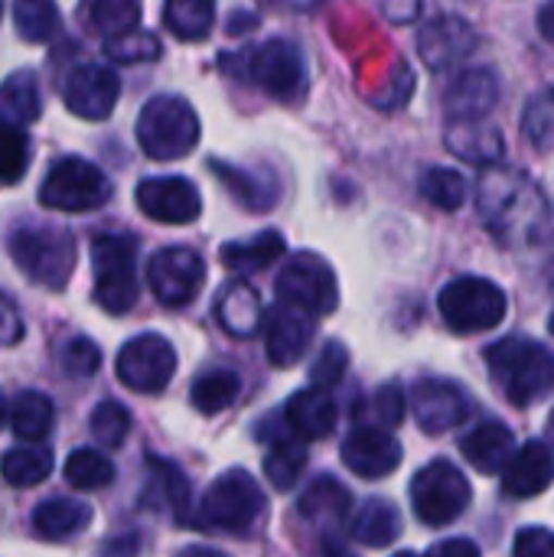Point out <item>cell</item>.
Segmentation results:
<instances>
[{
  "label": "cell",
  "mask_w": 554,
  "mask_h": 557,
  "mask_svg": "<svg viewBox=\"0 0 554 557\" xmlns=\"http://www.w3.org/2000/svg\"><path fill=\"white\" fill-rule=\"evenodd\" d=\"M477 209L487 228L506 248H532L552 232L545 193L513 166H487L477 186Z\"/></svg>",
  "instance_id": "cell-1"
},
{
  "label": "cell",
  "mask_w": 554,
  "mask_h": 557,
  "mask_svg": "<svg viewBox=\"0 0 554 557\" xmlns=\"http://www.w3.org/2000/svg\"><path fill=\"white\" fill-rule=\"evenodd\" d=\"M487 366L509 405L526 408L554 388V352L522 336L500 339L487 349Z\"/></svg>",
  "instance_id": "cell-2"
},
{
  "label": "cell",
  "mask_w": 554,
  "mask_h": 557,
  "mask_svg": "<svg viewBox=\"0 0 554 557\" xmlns=\"http://www.w3.org/2000/svg\"><path fill=\"white\" fill-rule=\"evenodd\" d=\"M137 144L150 160H180L199 144V117L180 95H157L137 117Z\"/></svg>",
  "instance_id": "cell-3"
},
{
  "label": "cell",
  "mask_w": 554,
  "mask_h": 557,
  "mask_svg": "<svg viewBox=\"0 0 554 557\" xmlns=\"http://www.w3.org/2000/svg\"><path fill=\"white\" fill-rule=\"evenodd\" d=\"M264 509H268V503H264L261 486L245 470H229L202 493V503H199V512L193 522L199 529L245 535L258 525Z\"/></svg>",
  "instance_id": "cell-4"
},
{
  "label": "cell",
  "mask_w": 554,
  "mask_h": 557,
  "mask_svg": "<svg viewBox=\"0 0 554 557\" xmlns=\"http://www.w3.org/2000/svg\"><path fill=\"white\" fill-rule=\"evenodd\" d=\"M10 255L16 268L49 290H62L75 268V238L65 228H16L10 235Z\"/></svg>",
  "instance_id": "cell-5"
},
{
  "label": "cell",
  "mask_w": 554,
  "mask_h": 557,
  "mask_svg": "<svg viewBox=\"0 0 554 557\" xmlns=\"http://www.w3.org/2000/svg\"><path fill=\"white\" fill-rule=\"evenodd\" d=\"M95 300L101 310L121 317L137 304V242L131 235H95Z\"/></svg>",
  "instance_id": "cell-6"
},
{
  "label": "cell",
  "mask_w": 554,
  "mask_h": 557,
  "mask_svg": "<svg viewBox=\"0 0 554 557\" xmlns=\"http://www.w3.org/2000/svg\"><path fill=\"white\" fill-rule=\"evenodd\" d=\"M438 307H441L444 323L454 333L470 336V333H487L500 326L506 320L509 300L503 287H496L487 277H457L441 290Z\"/></svg>",
  "instance_id": "cell-7"
},
{
  "label": "cell",
  "mask_w": 554,
  "mask_h": 557,
  "mask_svg": "<svg viewBox=\"0 0 554 557\" xmlns=\"http://www.w3.org/2000/svg\"><path fill=\"white\" fill-rule=\"evenodd\" d=\"M470 483L467 476L447 463V460H434L428 467H421L411 480V506L418 522L431 525V529H444L451 522H457L464 516V509L470 506Z\"/></svg>",
  "instance_id": "cell-8"
},
{
  "label": "cell",
  "mask_w": 554,
  "mask_h": 557,
  "mask_svg": "<svg viewBox=\"0 0 554 557\" xmlns=\"http://www.w3.org/2000/svg\"><path fill=\"white\" fill-rule=\"evenodd\" d=\"M274 294L281 304L300 307L310 317H327L340 304V287H336L333 268L320 255H310V251L294 255L281 268V274L274 281Z\"/></svg>",
  "instance_id": "cell-9"
},
{
  "label": "cell",
  "mask_w": 554,
  "mask_h": 557,
  "mask_svg": "<svg viewBox=\"0 0 554 557\" xmlns=\"http://www.w3.org/2000/svg\"><path fill=\"white\" fill-rule=\"evenodd\" d=\"M111 199V183L108 176L78 157H65L59 160L49 173L46 183L39 189V202L59 212H91L101 209Z\"/></svg>",
  "instance_id": "cell-10"
},
{
  "label": "cell",
  "mask_w": 554,
  "mask_h": 557,
  "mask_svg": "<svg viewBox=\"0 0 554 557\" xmlns=\"http://www.w3.org/2000/svg\"><path fill=\"white\" fill-rule=\"evenodd\" d=\"M114 369H118L121 385H127L131 392L157 395L170 385V379L176 372V352L163 336L144 333V336H134L131 343H124Z\"/></svg>",
  "instance_id": "cell-11"
},
{
  "label": "cell",
  "mask_w": 554,
  "mask_h": 557,
  "mask_svg": "<svg viewBox=\"0 0 554 557\" xmlns=\"http://www.w3.org/2000/svg\"><path fill=\"white\" fill-rule=\"evenodd\" d=\"M248 78H255L278 101H300L307 91V65L294 42L268 39L248 55Z\"/></svg>",
  "instance_id": "cell-12"
},
{
  "label": "cell",
  "mask_w": 554,
  "mask_h": 557,
  "mask_svg": "<svg viewBox=\"0 0 554 557\" xmlns=\"http://www.w3.org/2000/svg\"><path fill=\"white\" fill-rule=\"evenodd\" d=\"M147 281L163 307H186L206 281V264L193 248H163L147 264Z\"/></svg>",
  "instance_id": "cell-13"
},
{
  "label": "cell",
  "mask_w": 554,
  "mask_h": 557,
  "mask_svg": "<svg viewBox=\"0 0 554 557\" xmlns=\"http://www.w3.org/2000/svg\"><path fill=\"white\" fill-rule=\"evenodd\" d=\"M118 95H121L118 72L108 69V65H95V62H85V65L72 69L65 75V85H62L65 108L72 114L85 117V121H104L114 111Z\"/></svg>",
  "instance_id": "cell-14"
},
{
  "label": "cell",
  "mask_w": 554,
  "mask_h": 557,
  "mask_svg": "<svg viewBox=\"0 0 554 557\" xmlns=\"http://www.w3.org/2000/svg\"><path fill=\"white\" fill-rule=\"evenodd\" d=\"M137 206L147 219L163 225L196 222L202 212V196L186 176H150L137 186Z\"/></svg>",
  "instance_id": "cell-15"
},
{
  "label": "cell",
  "mask_w": 554,
  "mask_h": 557,
  "mask_svg": "<svg viewBox=\"0 0 554 557\" xmlns=\"http://www.w3.org/2000/svg\"><path fill=\"white\" fill-rule=\"evenodd\" d=\"M411 408L428 434H444L470 418V398L447 379H421L411 388Z\"/></svg>",
  "instance_id": "cell-16"
},
{
  "label": "cell",
  "mask_w": 554,
  "mask_h": 557,
  "mask_svg": "<svg viewBox=\"0 0 554 557\" xmlns=\"http://www.w3.org/2000/svg\"><path fill=\"white\" fill-rule=\"evenodd\" d=\"M264 339H268V359L278 369H291L304 359L310 339H313V317L291 304H274L264 313Z\"/></svg>",
  "instance_id": "cell-17"
},
{
  "label": "cell",
  "mask_w": 554,
  "mask_h": 557,
  "mask_svg": "<svg viewBox=\"0 0 554 557\" xmlns=\"http://www.w3.org/2000/svg\"><path fill=\"white\" fill-rule=\"evenodd\" d=\"M343 463L349 467V473H356L362 480H382L398 470L402 444L385 428H376V424L356 428L343 441Z\"/></svg>",
  "instance_id": "cell-18"
},
{
  "label": "cell",
  "mask_w": 554,
  "mask_h": 557,
  "mask_svg": "<svg viewBox=\"0 0 554 557\" xmlns=\"http://www.w3.org/2000/svg\"><path fill=\"white\" fill-rule=\"evenodd\" d=\"M477 42L480 36L464 16H438L428 26H421V36H418L421 59L434 72H447L460 65L477 49Z\"/></svg>",
  "instance_id": "cell-19"
},
{
  "label": "cell",
  "mask_w": 554,
  "mask_h": 557,
  "mask_svg": "<svg viewBox=\"0 0 554 557\" xmlns=\"http://www.w3.org/2000/svg\"><path fill=\"white\" fill-rule=\"evenodd\" d=\"M500 101V78L493 69H470L457 75L444 95L451 121H483Z\"/></svg>",
  "instance_id": "cell-20"
},
{
  "label": "cell",
  "mask_w": 554,
  "mask_h": 557,
  "mask_svg": "<svg viewBox=\"0 0 554 557\" xmlns=\"http://www.w3.org/2000/svg\"><path fill=\"white\" fill-rule=\"evenodd\" d=\"M554 480V457L542 441H529L513 454V460L503 470V490L513 499H532L542 496Z\"/></svg>",
  "instance_id": "cell-21"
},
{
  "label": "cell",
  "mask_w": 554,
  "mask_h": 557,
  "mask_svg": "<svg viewBox=\"0 0 554 557\" xmlns=\"http://www.w3.org/2000/svg\"><path fill=\"white\" fill-rule=\"evenodd\" d=\"M284 418L300 441H323L336 428V401L330 398L327 388L310 385V388H300L291 395Z\"/></svg>",
  "instance_id": "cell-22"
},
{
  "label": "cell",
  "mask_w": 554,
  "mask_h": 557,
  "mask_svg": "<svg viewBox=\"0 0 554 557\" xmlns=\"http://www.w3.org/2000/svg\"><path fill=\"white\" fill-rule=\"evenodd\" d=\"M460 454L467 457V463L487 476H496L506 470V463L516 454V441L513 431L503 421H483L480 428H473L464 441H460Z\"/></svg>",
  "instance_id": "cell-23"
},
{
  "label": "cell",
  "mask_w": 554,
  "mask_h": 557,
  "mask_svg": "<svg viewBox=\"0 0 554 557\" xmlns=\"http://www.w3.org/2000/svg\"><path fill=\"white\" fill-rule=\"evenodd\" d=\"M447 150L467 163L477 166H493L503 160L506 153V140L496 127L483 124V121H451L447 127Z\"/></svg>",
  "instance_id": "cell-24"
},
{
  "label": "cell",
  "mask_w": 554,
  "mask_h": 557,
  "mask_svg": "<svg viewBox=\"0 0 554 557\" xmlns=\"http://www.w3.org/2000/svg\"><path fill=\"white\" fill-rule=\"evenodd\" d=\"M216 317H219L225 333H232L238 339H248V336H255L261 330L264 310H261V300H258L255 287L245 284V281H235L219 294Z\"/></svg>",
  "instance_id": "cell-25"
},
{
  "label": "cell",
  "mask_w": 554,
  "mask_h": 557,
  "mask_svg": "<svg viewBox=\"0 0 554 557\" xmlns=\"http://www.w3.org/2000/svg\"><path fill=\"white\" fill-rule=\"evenodd\" d=\"M91 525V509L78 499H46L36 506L33 512V532L39 539H49V542H62V539H72L78 532H85Z\"/></svg>",
  "instance_id": "cell-26"
},
{
  "label": "cell",
  "mask_w": 554,
  "mask_h": 557,
  "mask_svg": "<svg viewBox=\"0 0 554 557\" xmlns=\"http://www.w3.org/2000/svg\"><path fill=\"white\" fill-rule=\"evenodd\" d=\"M284 238L281 232L268 228V232H258L255 238L248 242H229L222 245V264L235 274H255V271H264L271 268L281 255H284Z\"/></svg>",
  "instance_id": "cell-27"
},
{
  "label": "cell",
  "mask_w": 554,
  "mask_h": 557,
  "mask_svg": "<svg viewBox=\"0 0 554 557\" xmlns=\"http://www.w3.org/2000/svg\"><path fill=\"white\" fill-rule=\"evenodd\" d=\"M144 503L147 506H160L163 512H173L183 522V509L189 503V486H186V476L180 473V467H173V463H167L160 457H150L147 460Z\"/></svg>",
  "instance_id": "cell-28"
},
{
  "label": "cell",
  "mask_w": 554,
  "mask_h": 557,
  "mask_svg": "<svg viewBox=\"0 0 554 557\" xmlns=\"http://www.w3.org/2000/svg\"><path fill=\"white\" fill-rule=\"evenodd\" d=\"M42 101L29 72H16L0 85V127H26L39 117Z\"/></svg>",
  "instance_id": "cell-29"
},
{
  "label": "cell",
  "mask_w": 554,
  "mask_h": 557,
  "mask_svg": "<svg viewBox=\"0 0 554 557\" xmlns=\"http://www.w3.org/2000/svg\"><path fill=\"white\" fill-rule=\"evenodd\" d=\"M349 506H353V496L343 490V483H336L333 476H320L300 496L297 512L307 522H343L349 516Z\"/></svg>",
  "instance_id": "cell-30"
},
{
  "label": "cell",
  "mask_w": 554,
  "mask_h": 557,
  "mask_svg": "<svg viewBox=\"0 0 554 557\" xmlns=\"http://www.w3.org/2000/svg\"><path fill=\"white\" fill-rule=\"evenodd\" d=\"M216 0H163V26L186 42H199L212 33Z\"/></svg>",
  "instance_id": "cell-31"
},
{
  "label": "cell",
  "mask_w": 554,
  "mask_h": 557,
  "mask_svg": "<svg viewBox=\"0 0 554 557\" xmlns=\"http://www.w3.org/2000/svg\"><path fill=\"white\" fill-rule=\"evenodd\" d=\"M78 20L88 29L111 39V36H121V33L137 26L140 0H82L78 3Z\"/></svg>",
  "instance_id": "cell-32"
},
{
  "label": "cell",
  "mask_w": 554,
  "mask_h": 557,
  "mask_svg": "<svg viewBox=\"0 0 554 557\" xmlns=\"http://www.w3.org/2000/svg\"><path fill=\"white\" fill-rule=\"evenodd\" d=\"M402 535V516L389 499H369L353 522V539L369 548H389Z\"/></svg>",
  "instance_id": "cell-33"
},
{
  "label": "cell",
  "mask_w": 554,
  "mask_h": 557,
  "mask_svg": "<svg viewBox=\"0 0 554 557\" xmlns=\"http://www.w3.org/2000/svg\"><path fill=\"white\" fill-rule=\"evenodd\" d=\"M209 170L222 180V186L248 209V212H268L274 202H278V189L274 183L255 176V173H245L238 166H229V163H209Z\"/></svg>",
  "instance_id": "cell-34"
},
{
  "label": "cell",
  "mask_w": 554,
  "mask_h": 557,
  "mask_svg": "<svg viewBox=\"0 0 554 557\" xmlns=\"http://www.w3.org/2000/svg\"><path fill=\"white\" fill-rule=\"evenodd\" d=\"M10 424H13L16 437L39 444L56 424V408L42 392H23V395H16V401L10 408Z\"/></svg>",
  "instance_id": "cell-35"
},
{
  "label": "cell",
  "mask_w": 554,
  "mask_h": 557,
  "mask_svg": "<svg viewBox=\"0 0 554 557\" xmlns=\"http://www.w3.org/2000/svg\"><path fill=\"white\" fill-rule=\"evenodd\" d=\"M242 392V379L238 372L232 369H212V372H202L193 388H189V401L199 414H219L225 411Z\"/></svg>",
  "instance_id": "cell-36"
},
{
  "label": "cell",
  "mask_w": 554,
  "mask_h": 557,
  "mask_svg": "<svg viewBox=\"0 0 554 557\" xmlns=\"http://www.w3.org/2000/svg\"><path fill=\"white\" fill-rule=\"evenodd\" d=\"M52 473V450L49 447H13L0 460V476L10 486H36Z\"/></svg>",
  "instance_id": "cell-37"
},
{
  "label": "cell",
  "mask_w": 554,
  "mask_h": 557,
  "mask_svg": "<svg viewBox=\"0 0 554 557\" xmlns=\"http://www.w3.org/2000/svg\"><path fill=\"white\" fill-rule=\"evenodd\" d=\"M13 23L26 42H49L59 33V10L52 0H13Z\"/></svg>",
  "instance_id": "cell-38"
},
{
  "label": "cell",
  "mask_w": 554,
  "mask_h": 557,
  "mask_svg": "<svg viewBox=\"0 0 554 557\" xmlns=\"http://www.w3.org/2000/svg\"><path fill=\"white\" fill-rule=\"evenodd\" d=\"M304 467H307V450L291 437L274 441V447L264 457V476L278 493H287L300 480Z\"/></svg>",
  "instance_id": "cell-39"
},
{
  "label": "cell",
  "mask_w": 554,
  "mask_h": 557,
  "mask_svg": "<svg viewBox=\"0 0 554 557\" xmlns=\"http://www.w3.org/2000/svg\"><path fill=\"white\" fill-rule=\"evenodd\" d=\"M65 483L75 486V490H104L114 483V463L98 454V450H75L69 460H65Z\"/></svg>",
  "instance_id": "cell-40"
},
{
  "label": "cell",
  "mask_w": 554,
  "mask_h": 557,
  "mask_svg": "<svg viewBox=\"0 0 554 557\" xmlns=\"http://www.w3.org/2000/svg\"><path fill=\"white\" fill-rule=\"evenodd\" d=\"M421 196L444 209V212H457L467 199V183L457 170H447V166H431L424 176H421Z\"/></svg>",
  "instance_id": "cell-41"
},
{
  "label": "cell",
  "mask_w": 554,
  "mask_h": 557,
  "mask_svg": "<svg viewBox=\"0 0 554 557\" xmlns=\"http://www.w3.org/2000/svg\"><path fill=\"white\" fill-rule=\"evenodd\" d=\"M522 134L535 150L554 147V88H542L529 98L522 111Z\"/></svg>",
  "instance_id": "cell-42"
},
{
  "label": "cell",
  "mask_w": 554,
  "mask_h": 557,
  "mask_svg": "<svg viewBox=\"0 0 554 557\" xmlns=\"http://www.w3.org/2000/svg\"><path fill=\"white\" fill-rule=\"evenodd\" d=\"M88 428H91V434H95V441H98L101 447L114 450V447H121V444L127 441L131 414H127V408L118 405V401H101V405L91 411Z\"/></svg>",
  "instance_id": "cell-43"
},
{
  "label": "cell",
  "mask_w": 554,
  "mask_h": 557,
  "mask_svg": "<svg viewBox=\"0 0 554 557\" xmlns=\"http://www.w3.org/2000/svg\"><path fill=\"white\" fill-rule=\"evenodd\" d=\"M104 52L114 59V62H124V65H134V62H150L160 55V39L153 33H144V29H127L121 36H111L104 39Z\"/></svg>",
  "instance_id": "cell-44"
},
{
  "label": "cell",
  "mask_w": 554,
  "mask_h": 557,
  "mask_svg": "<svg viewBox=\"0 0 554 557\" xmlns=\"http://www.w3.org/2000/svg\"><path fill=\"white\" fill-rule=\"evenodd\" d=\"M29 166V137L23 127H0V183H16Z\"/></svg>",
  "instance_id": "cell-45"
},
{
  "label": "cell",
  "mask_w": 554,
  "mask_h": 557,
  "mask_svg": "<svg viewBox=\"0 0 554 557\" xmlns=\"http://www.w3.org/2000/svg\"><path fill=\"white\" fill-rule=\"evenodd\" d=\"M59 366H62V372L72 375V379H88V375H95L98 366H101V349H98L91 339L75 336V339H69V343L59 349Z\"/></svg>",
  "instance_id": "cell-46"
},
{
  "label": "cell",
  "mask_w": 554,
  "mask_h": 557,
  "mask_svg": "<svg viewBox=\"0 0 554 557\" xmlns=\"http://www.w3.org/2000/svg\"><path fill=\"white\" fill-rule=\"evenodd\" d=\"M346 366H349L346 346L330 339V343L320 349V356H317V362H313V369H310V379H313L317 388H333V385L346 375Z\"/></svg>",
  "instance_id": "cell-47"
},
{
  "label": "cell",
  "mask_w": 554,
  "mask_h": 557,
  "mask_svg": "<svg viewBox=\"0 0 554 557\" xmlns=\"http://www.w3.org/2000/svg\"><path fill=\"white\" fill-rule=\"evenodd\" d=\"M369 411L379 418L382 428H389V431L398 428V424L405 421V392H402L398 385H382V388L372 395Z\"/></svg>",
  "instance_id": "cell-48"
},
{
  "label": "cell",
  "mask_w": 554,
  "mask_h": 557,
  "mask_svg": "<svg viewBox=\"0 0 554 557\" xmlns=\"http://www.w3.org/2000/svg\"><path fill=\"white\" fill-rule=\"evenodd\" d=\"M513 557H554V532L549 529H522L516 535V545H513Z\"/></svg>",
  "instance_id": "cell-49"
},
{
  "label": "cell",
  "mask_w": 554,
  "mask_h": 557,
  "mask_svg": "<svg viewBox=\"0 0 554 557\" xmlns=\"http://www.w3.org/2000/svg\"><path fill=\"white\" fill-rule=\"evenodd\" d=\"M23 339V317L16 304L0 290V346H16Z\"/></svg>",
  "instance_id": "cell-50"
},
{
  "label": "cell",
  "mask_w": 554,
  "mask_h": 557,
  "mask_svg": "<svg viewBox=\"0 0 554 557\" xmlns=\"http://www.w3.org/2000/svg\"><path fill=\"white\" fill-rule=\"evenodd\" d=\"M392 23H415L421 16V0H376Z\"/></svg>",
  "instance_id": "cell-51"
},
{
  "label": "cell",
  "mask_w": 554,
  "mask_h": 557,
  "mask_svg": "<svg viewBox=\"0 0 554 557\" xmlns=\"http://www.w3.org/2000/svg\"><path fill=\"white\" fill-rule=\"evenodd\" d=\"M424 557H480V548L467 539H447V542H438Z\"/></svg>",
  "instance_id": "cell-52"
},
{
  "label": "cell",
  "mask_w": 554,
  "mask_h": 557,
  "mask_svg": "<svg viewBox=\"0 0 554 557\" xmlns=\"http://www.w3.org/2000/svg\"><path fill=\"white\" fill-rule=\"evenodd\" d=\"M539 33H542L549 42H554V0H549V3L539 10Z\"/></svg>",
  "instance_id": "cell-53"
},
{
  "label": "cell",
  "mask_w": 554,
  "mask_h": 557,
  "mask_svg": "<svg viewBox=\"0 0 554 557\" xmlns=\"http://www.w3.org/2000/svg\"><path fill=\"white\" fill-rule=\"evenodd\" d=\"M180 557H225L222 552H216V548H206V545H193V548H186Z\"/></svg>",
  "instance_id": "cell-54"
},
{
  "label": "cell",
  "mask_w": 554,
  "mask_h": 557,
  "mask_svg": "<svg viewBox=\"0 0 554 557\" xmlns=\"http://www.w3.org/2000/svg\"><path fill=\"white\" fill-rule=\"evenodd\" d=\"M7 421V398H3V392H0V424Z\"/></svg>",
  "instance_id": "cell-55"
},
{
  "label": "cell",
  "mask_w": 554,
  "mask_h": 557,
  "mask_svg": "<svg viewBox=\"0 0 554 557\" xmlns=\"http://www.w3.org/2000/svg\"><path fill=\"white\" fill-rule=\"evenodd\" d=\"M549 431H552V441H554V411H552V418H549Z\"/></svg>",
  "instance_id": "cell-56"
},
{
  "label": "cell",
  "mask_w": 554,
  "mask_h": 557,
  "mask_svg": "<svg viewBox=\"0 0 554 557\" xmlns=\"http://www.w3.org/2000/svg\"><path fill=\"white\" fill-rule=\"evenodd\" d=\"M395 557H418V555H411V552H398Z\"/></svg>",
  "instance_id": "cell-57"
},
{
  "label": "cell",
  "mask_w": 554,
  "mask_h": 557,
  "mask_svg": "<svg viewBox=\"0 0 554 557\" xmlns=\"http://www.w3.org/2000/svg\"><path fill=\"white\" fill-rule=\"evenodd\" d=\"M284 3H310V0H284Z\"/></svg>",
  "instance_id": "cell-58"
},
{
  "label": "cell",
  "mask_w": 554,
  "mask_h": 557,
  "mask_svg": "<svg viewBox=\"0 0 554 557\" xmlns=\"http://www.w3.org/2000/svg\"><path fill=\"white\" fill-rule=\"evenodd\" d=\"M549 330H552V336H554V313H552V320H549Z\"/></svg>",
  "instance_id": "cell-59"
},
{
  "label": "cell",
  "mask_w": 554,
  "mask_h": 557,
  "mask_svg": "<svg viewBox=\"0 0 554 557\" xmlns=\"http://www.w3.org/2000/svg\"><path fill=\"white\" fill-rule=\"evenodd\" d=\"M0 13H3V0H0Z\"/></svg>",
  "instance_id": "cell-60"
}]
</instances>
